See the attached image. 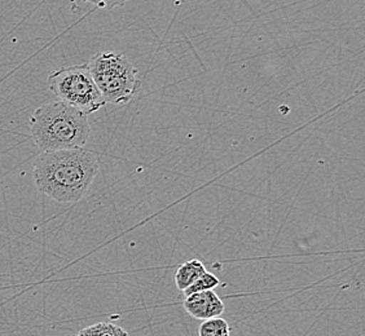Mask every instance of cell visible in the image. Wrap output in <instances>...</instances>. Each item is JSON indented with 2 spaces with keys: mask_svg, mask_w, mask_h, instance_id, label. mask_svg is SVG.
Here are the masks:
<instances>
[{
  "mask_svg": "<svg viewBox=\"0 0 365 336\" xmlns=\"http://www.w3.org/2000/svg\"><path fill=\"white\" fill-rule=\"evenodd\" d=\"M231 326L222 317L205 320L198 327V336H231Z\"/></svg>",
  "mask_w": 365,
  "mask_h": 336,
  "instance_id": "8",
  "label": "cell"
},
{
  "mask_svg": "<svg viewBox=\"0 0 365 336\" xmlns=\"http://www.w3.org/2000/svg\"><path fill=\"white\" fill-rule=\"evenodd\" d=\"M98 155L83 147L48 150L36 157V188L60 204H76L87 194L98 174Z\"/></svg>",
  "mask_w": 365,
  "mask_h": 336,
  "instance_id": "1",
  "label": "cell"
},
{
  "mask_svg": "<svg viewBox=\"0 0 365 336\" xmlns=\"http://www.w3.org/2000/svg\"><path fill=\"white\" fill-rule=\"evenodd\" d=\"M185 312L200 321L217 318L225 313V303L214 290L185 296L182 303Z\"/></svg>",
  "mask_w": 365,
  "mask_h": 336,
  "instance_id": "5",
  "label": "cell"
},
{
  "mask_svg": "<svg viewBox=\"0 0 365 336\" xmlns=\"http://www.w3.org/2000/svg\"><path fill=\"white\" fill-rule=\"evenodd\" d=\"M76 336H130L126 330L118 325L98 322L81 330Z\"/></svg>",
  "mask_w": 365,
  "mask_h": 336,
  "instance_id": "7",
  "label": "cell"
},
{
  "mask_svg": "<svg viewBox=\"0 0 365 336\" xmlns=\"http://www.w3.org/2000/svg\"><path fill=\"white\" fill-rule=\"evenodd\" d=\"M31 137L43 152L85 147L91 135L88 117L61 101H51L30 118Z\"/></svg>",
  "mask_w": 365,
  "mask_h": 336,
  "instance_id": "2",
  "label": "cell"
},
{
  "mask_svg": "<svg viewBox=\"0 0 365 336\" xmlns=\"http://www.w3.org/2000/svg\"><path fill=\"white\" fill-rule=\"evenodd\" d=\"M219 285H220V280L214 274L206 271L198 280H195L190 288L184 290L182 293L185 296H188V295L196 294V293L214 290V288H218Z\"/></svg>",
  "mask_w": 365,
  "mask_h": 336,
  "instance_id": "9",
  "label": "cell"
},
{
  "mask_svg": "<svg viewBox=\"0 0 365 336\" xmlns=\"http://www.w3.org/2000/svg\"><path fill=\"white\" fill-rule=\"evenodd\" d=\"M87 66L106 104H127L140 90L138 70L123 53L98 52Z\"/></svg>",
  "mask_w": 365,
  "mask_h": 336,
  "instance_id": "3",
  "label": "cell"
},
{
  "mask_svg": "<svg viewBox=\"0 0 365 336\" xmlns=\"http://www.w3.org/2000/svg\"><path fill=\"white\" fill-rule=\"evenodd\" d=\"M87 3H92L93 6L103 9H113V8L123 7L128 0H83Z\"/></svg>",
  "mask_w": 365,
  "mask_h": 336,
  "instance_id": "10",
  "label": "cell"
},
{
  "mask_svg": "<svg viewBox=\"0 0 365 336\" xmlns=\"http://www.w3.org/2000/svg\"><path fill=\"white\" fill-rule=\"evenodd\" d=\"M205 272H206V268L200 260L192 259L182 263V266L176 269L175 277H174L176 288L180 291L187 290Z\"/></svg>",
  "mask_w": 365,
  "mask_h": 336,
  "instance_id": "6",
  "label": "cell"
},
{
  "mask_svg": "<svg viewBox=\"0 0 365 336\" xmlns=\"http://www.w3.org/2000/svg\"><path fill=\"white\" fill-rule=\"evenodd\" d=\"M48 85L58 101L86 115L106 106V103L92 79L87 63L57 69L49 74Z\"/></svg>",
  "mask_w": 365,
  "mask_h": 336,
  "instance_id": "4",
  "label": "cell"
}]
</instances>
